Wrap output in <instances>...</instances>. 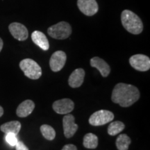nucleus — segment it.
Listing matches in <instances>:
<instances>
[{
    "label": "nucleus",
    "mask_w": 150,
    "mask_h": 150,
    "mask_svg": "<svg viewBox=\"0 0 150 150\" xmlns=\"http://www.w3.org/2000/svg\"><path fill=\"white\" fill-rule=\"evenodd\" d=\"M77 6L79 9L87 16H94L99 9L96 0H78Z\"/></svg>",
    "instance_id": "10"
},
{
    "label": "nucleus",
    "mask_w": 150,
    "mask_h": 150,
    "mask_svg": "<svg viewBox=\"0 0 150 150\" xmlns=\"http://www.w3.org/2000/svg\"><path fill=\"white\" fill-rule=\"evenodd\" d=\"M129 63L135 70L140 72H145L150 68L149 58L143 54H136L132 56L129 59Z\"/></svg>",
    "instance_id": "6"
},
{
    "label": "nucleus",
    "mask_w": 150,
    "mask_h": 150,
    "mask_svg": "<svg viewBox=\"0 0 150 150\" xmlns=\"http://www.w3.org/2000/svg\"><path fill=\"white\" fill-rule=\"evenodd\" d=\"M3 114H4V109L3 108L0 106V117L3 115Z\"/></svg>",
    "instance_id": "25"
},
{
    "label": "nucleus",
    "mask_w": 150,
    "mask_h": 150,
    "mask_svg": "<svg viewBox=\"0 0 150 150\" xmlns=\"http://www.w3.org/2000/svg\"><path fill=\"white\" fill-rule=\"evenodd\" d=\"M121 21L124 28L132 34H140L143 30V24L140 18L129 10L122 11Z\"/></svg>",
    "instance_id": "2"
},
{
    "label": "nucleus",
    "mask_w": 150,
    "mask_h": 150,
    "mask_svg": "<svg viewBox=\"0 0 150 150\" xmlns=\"http://www.w3.org/2000/svg\"><path fill=\"white\" fill-rule=\"evenodd\" d=\"M5 139L7 143H8L9 145H11V147L16 146L17 142H18V138H17V135H15L13 134H7L6 135Z\"/></svg>",
    "instance_id": "21"
},
{
    "label": "nucleus",
    "mask_w": 150,
    "mask_h": 150,
    "mask_svg": "<svg viewBox=\"0 0 150 150\" xmlns=\"http://www.w3.org/2000/svg\"><path fill=\"white\" fill-rule=\"evenodd\" d=\"M66 54L63 51H56L52 54L50 60V66L53 72H59L64 67L66 62Z\"/></svg>",
    "instance_id": "8"
},
{
    "label": "nucleus",
    "mask_w": 150,
    "mask_h": 150,
    "mask_svg": "<svg viewBox=\"0 0 150 150\" xmlns=\"http://www.w3.org/2000/svg\"><path fill=\"white\" fill-rule=\"evenodd\" d=\"M50 36L58 40H64L72 33V27L66 22H61L50 27L47 29Z\"/></svg>",
    "instance_id": "4"
},
{
    "label": "nucleus",
    "mask_w": 150,
    "mask_h": 150,
    "mask_svg": "<svg viewBox=\"0 0 150 150\" xmlns=\"http://www.w3.org/2000/svg\"><path fill=\"white\" fill-rule=\"evenodd\" d=\"M0 129L6 134H13L18 135L21 129V124L18 121H11L1 125Z\"/></svg>",
    "instance_id": "16"
},
{
    "label": "nucleus",
    "mask_w": 150,
    "mask_h": 150,
    "mask_svg": "<svg viewBox=\"0 0 150 150\" xmlns=\"http://www.w3.org/2000/svg\"><path fill=\"white\" fill-rule=\"evenodd\" d=\"M140 95V92L136 86L120 83L112 90L111 99L122 107H129L139 99Z\"/></svg>",
    "instance_id": "1"
},
{
    "label": "nucleus",
    "mask_w": 150,
    "mask_h": 150,
    "mask_svg": "<svg viewBox=\"0 0 150 150\" xmlns=\"http://www.w3.org/2000/svg\"><path fill=\"white\" fill-rule=\"evenodd\" d=\"M114 119V114L107 110H100L92 114L89 118L90 125L93 126H102L110 122Z\"/></svg>",
    "instance_id": "5"
},
{
    "label": "nucleus",
    "mask_w": 150,
    "mask_h": 150,
    "mask_svg": "<svg viewBox=\"0 0 150 150\" xmlns=\"http://www.w3.org/2000/svg\"><path fill=\"white\" fill-rule=\"evenodd\" d=\"M35 108V104L33 101L27 100L24 101L18 106L16 110V114L20 117H26L29 116Z\"/></svg>",
    "instance_id": "14"
},
{
    "label": "nucleus",
    "mask_w": 150,
    "mask_h": 150,
    "mask_svg": "<svg viewBox=\"0 0 150 150\" xmlns=\"http://www.w3.org/2000/svg\"><path fill=\"white\" fill-rule=\"evenodd\" d=\"M8 29L11 35L17 40L24 41L27 39L29 32L27 28L23 24L18 22H13L9 25Z\"/></svg>",
    "instance_id": "11"
},
{
    "label": "nucleus",
    "mask_w": 150,
    "mask_h": 150,
    "mask_svg": "<svg viewBox=\"0 0 150 150\" xmlns=\"http://www.w3.org/2000/svg\"><path fill=\"white\" fill-rule=\"evenodd\" d=\"M31 39L37 46H38L44 51H47L50 48V44H49L47 38L41 31H33L31 34Z\"/></svg>",
    "instance_id": "15"
},
{
    "label": "nucleus",
    "mask_w": 150,
    "mask_h": 150,
    "mask_svg": "<svg viewBox=\"0 0 150 150\" xmlns=\"http://www.w3.org/2000/svg\"><path fill=\"white\" fill-rule=\"evenodd\" d=\"M63 132L67 138H70L74 136L79 128L74 122V117L72 114H66L63 118Z\"/></svg>",
    "instance_id": "9"
},
{
    "label": "nucleus",
    "mask_w": 150,
    "mask_h": 150,
    "mask_svg": "<svg viewBox=\"0 0 150 150\" xmlns=\"http://www.w3.org/2000/svg\"><path fill=\"white\" fill-rule=\"evenodd\" d=\"M131 142V138L127 134H120L116 139L115 145L118 150H128Z\"/></svg>",
    "instance_id": "18"
},
{
    "label": "nucleus",
    "mask_w": 150,
    "mask_h": 150,
    "mask_svg": "<svg viewBox=\"0 0 150 150\" xmlns=\"http://www.w3.org/2000/svg\"><path fill=\"white\" fill-rule=\"evenodd\" d=\"M61 150H77V148L72 144H68V145H65Z\"/></svg>",
    "instance_id": "23"
},
{
    "label": "nucleus",
    "mask_w": 150,
    "mask_h": 150,
    "mask_svg": "<svg viewBox=\"0 0 150 150\" xmlns=\"http://www.w3.org/2000/svg\"><path fill=\"white\" fill-rule=\"evenodd\" d=\"M85 77V71L82 68H78L74 70L70 74L68 79V83L72 88H79L83 83Z\"/></svg>",
    "instance_id": "12"
},
{
    "label": "nucleus",
    "mask_w": 150,
    "mask_h": 150,
    "mask_svg": "<svg viewBox=\"0 0 150 150\" xmlns=\"http://www.w3.org/2000/svg\"><path fill=\"white\" fill-rule=\"evenodd\" d=\"M15 147H16V150H29V148L22 141H18Z\"/></svg>",
    "instance_id": "22"
},
{
    "label": "nucleus",
    "mask_w": 150,
    "mask_h": 150,
    "mask_svg": "<svg viewBox=\"0 0 150 150\" xmlns=\"http://www.w3.org/2000/svg\"><path fill=\"white\" fill-rule=\"evenodd\" d=\"M52 108L56 113L66 115L72 111L74 108V104L70 99H62L54 102Z\"/></svg>",
    "instance_id": "7"
},
{
    "label": "nucleus",
    "mask_w": 150,
    "mask_h": 150,
    "mask_svg": "<svg viewBox=\"0 0 150 150\" xmlns=\"http://www.w3.org/2000/svg\"><path fill=\"white\" fill-rule=\"evenodd\" d=\"M91 65L97 69L103 77H106L110 72V67L107 63L99 57H93L91 59Z\"/></svg>",
    "instance_id": "13"
},
{
    "label": "nucleus",
    "mask_w": 150,
    "mask_h": 150,
    "mask_svg": "<svg viewBox=\"0 0 150 150\" xmlns=\"http://www.w3.org/2000/svg\"><path fill=\"white\" fill-rule=\"evenodd\" d=\"M40 132L45 139L53 140L56 137V131L53 127L47 125H43L40 127Z\"/></svg>",
    "instance_id": "20"
},
{
    "label": "nucleus",
    "mask_w": 150,
    "mask_h": 150,
    "mask_svg": "<svg viewBox=\"0 0 150 150\" xmlns=\"http://www.w3.org/2000/svg\"><path fill=\"white\" fill-rule=\"evenodd\" d=\"M125 128V125L122 122L114 121L109 125L108 127V134L110 136H114L119 134Z\"/></svg>",
    "instance_id": "19"
},
{
    "label": "nucleus",
    "mask_w": 150,
    "mask_h": 150,
    "mask_svg": "<svg viewBox=\"0 0 150 150\" xmlns=\"http://www.w3.org/2000/svg\"><path fill=\"white\" fill-rule=\"evenodd\" d=\"M20 67L24 75L31 79H38L42 75V69L33 60L25 59L20 61Z\"/></svg>",
    "instance_id": "3"
},
{
    "label": "nucleus",
    "mask_w": 150,
    "mask_h": 150,
    "mask_svg": "<svg viewBox=\"0 0 150 150\" xmlns=\"http://www.w3.org/2000/svg\"><path fill=\"white\" fill-rule=\"evenodd\" d=\"M3 45H4L3 40H1V38H0V52H1V50H2V48H3Z\"/></svg>",
    "instance_id": "24"
},
{
    "label": "nucleus",
    "mask_w": 150,
    "mask_h": 150,
    "mask_svg": "<svg viewBox=\"0 0 150 150\" xmlns=\"http://www.w3.org/2000/svg\"><path fill=\"white\" fill-rule=\"evenodd\" d=\"M83 145L87 149H95L98 145V138L96 135L88 133L84 136Z\"/></svg>",
    "instance_id": "17"
}]
</instances>
